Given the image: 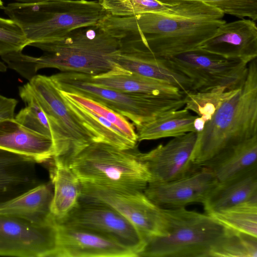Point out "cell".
<instances>
[{
  "instance_id": "1",
  "label": "cell",
  "mask_w": 257,
  "mask_h": 257,
  "mask_svg": "<svg viewBox=\"0 0 257 257\" xmlns=\"http://www.w3.org/2000/svg\"><path fill=\"white\" fill-rule=\"evenodd\" d=\"M172 4L166 13L109 15L99 26L122 39L134 36L156 56L169 58L199 49L226 22L221 11L204 2Z\"/></svg>"
},
{
  "instance_id": "2",
  "label": "cell",
  "mask_w": 257,
  "mask_h": 257,
  "mask_svg": "<svg viewBox=\"0 0 257 257\" xmlns=\"http://www.w3.org/2000/svg\"><path fill=\"white\" fill-rule=\"evenodd\" d=\"M122 40L99 25L82 27L55 41L31 44L45 52L40 57L15 52L9 56L8 64L29 81L44 68L95 76L119 66Z\"/></svg>"
},
{
  "instance_id": "3",
  "label": "cell",
  "mask_w": 257,
  "mask_h": 257,
  "mask_svg": "<svg viewBox=\"0 0 257 257\" xmlns=\"http://www.w3.org/2000/svg\"><path fill=\"white\" fill-rule=\"evenodd\" d=\"M257 135V62L249 63L238 91L197 133L191 161L199 167L219 152Z\"/></svg>"
},
{
  "instance_id": "4",
  "label": "cell",
  "mask_w": 257,
  "mask_h": 257,
  "mask_svg": "<svg viewBox=\"0 0 257 257\" xmlns=\"http://www.w3.org/2000/svg\"><path fill=\"white\" fill-rule=\"evenodd\" d=\"M2 10L21 27L30 45L55 41L75 29L99 25L109 15L98 0L13 2Z\"/></svg>"
},
{
  "instance_id": "5",
  "label": "cell",
  "mask_w": 257,
  "mask_h": 257,
  "mask_svg": "<svg viewBox=\"0 0 257 257\" xmlns=\"http://www.w3.org/2000/svg\"><path fill=\"white\" fill-rule=\"evenodd\" d=\"M137 147L122 150L101 142L91 143L68 160L81 183L114 190L142 191L151 180Z\"/></svg>"
},
{
  "instance_id": "6",
  "label": "cell",
  "mask_w": 257,
  "mask_h": 257,
  "mask_svg": "<svg viewBox=\"0 0 257 257\" xmlns=\"http://www.w3.org/2000/svg\"><path fill=\"white\" fill-rule=\"evenodd\" d=\"M165 235L147 241L139 256L210 257L226 228L208 214L185 207L162 208Z\"/></svg>"
},
{
  "instance_id": "7",
  "label": "cell",
  "mask_w": 257,
  "mask_h": 257,
  "mask_svg": "<svg viewBox=\"0 0 257 257\" xmlns=\"http://www.w3.org/2000/svg\"><path fill=\"white\" fill-rule=\"evenodd\" d=\"M50 77L60 90L98 102L130 119L136 127L185 106L184 97L174 98L124 92L94 84L88 79L87 74L83 73L62 72Z\"/></svg>"
},
{
  "instance_id": "8",
  "label": "cell",
  "mask_w": 257,
  "mask_h": 257,
  "mask_svg": "<svg viewBox=\"0 0 257 257\" xmlns=\"http://www.w3.org/2000/svg\"><path fill=\"white\" fill-rule=\"evenodd\" d=\"M29 83L49 120L53 158L67 163L80 149L99 142L68 107L50 76L37 74Z\"/></svg>"
},
{
  "instance_id": "9",
  "label": "cell",
  "mask_w": 257,
  "mask_h": 257,
  "mask_svg": "<svg viewBox=\"0 0 257 257\" xmlns=\"http://www.w3.org/2000/svg\"><path fill=\"white\" fill-rule=\"evenodd\" d=\"M166 59L174 69L189 79L192 91L221 87L237 88L245 78L248 65L200 49Z\"/></svg>"
},
{
  "instance_id": "10",
  "label": "cell",
  "mask_w": 257,
  "mask_h": 257,
  "mask_svg": "<svg viewBox=\"0 0 257 257\" xmlns=\"http://www.w3.org/2000/svg\"><path fill=\"white\" fill-rule=\"evenodd\" d=\"M58 222L0 214V256L55 257Z\"/></svg>"
},
{
  "instance_id": "11",
  "label": "cell",
  "mask_w": 257,
  "mask_h": 257,
  "mask_svg": "<svg viewBox=\"0 0 257 257\" xmlns=\"http://www.w3.org/2000/svg\"><path fill=\"white\" fill-rule=\"evenodd\" d=\"M80 199L106 204L118 211L139 231L146 241L165 235L166 219L162 208L142 191L114 190L81 183Z\"/></svg>"
},
{
  "instance_id": "12",
  "label": "cell",
  "mask_w": 257,
  "mask_h": 257,
  "mask_svg": "<svg viewBox=\"0 0 257 257\" xmlns=\"http://www.w3.org/2000/svg\"><path fill=\"white\" fill-rule=\"evenodd\" d=\"M61 223L108 236L132 250L137 256H139L146 245L139 231L127 219L102 202L80 199L77 206Z\"/></svg>"
},
{
  "instance_id": "13",
  "label": "cell",
  "mask_w": 257,
  "mask_h": 257,
  "mask_svg": "<svg viewBox=\"0 0 257 257\" xmlns=\"http://www.w3.org/2000/svg\"><path fill=\"white\" fill-rule=\"evenodd\" d=\"M196 139V132H189L174 137L165 145L160 144L147 153L139 152L151 175L149 183L171 181L196 170L198 167L191 161Z\"/></svg>"
},
{
  "instance_id": "14",
  "label": "cell",
  "mask_w": 257,
  "mask_h": 257,
  "mask_svg": "<svg viewBox=\"0 0 257 257\" xmlns=\"http://www.w3.org/2000/svg\"><path fill=\"white\" fill-rule=\"evenodd\" d=\"M218 182L212 172L200 166L187 176L163 183H149L144 193L162 208L185 207L203 203Z\"/></svg>"
},
{
  "instance_id": "15",
  "label": "cell",
  "mask_w": 257,
  "mask_h": 257,
  "mask_svg": "<svg viewBox=\"0 0 257 257\" xmlns=\"http://www.w3.org/2000/svg\"><path fill=\"white\" fill-rule=\"evenodd\" d=\"M131 249L96 231L64 223L57 226L55 257H135Z\"/></svg>"
},
{
  "instance_id": "16",
  "label": "cell",
  "mask_w": 257,
  "mask_h": 257,
  "mask_svg": "<svg viewBox=\"0 0 257 257\" xmlns=\"http://www.w3.org/2000/svg\"><path fill=\"white\" fill-rule=\"evenodd\" d=\"M117 63L128 72L172 84L184 94L191 91L187 77L174 69L167 59L156 56L138 39H122Z\"/></svg>"
},
{
  "instance_id": "17",
  "label": "cell",
  "mask_w": 257,
  "mask_h": 257,
  "mask_svg": "<svg viewBox=\"0 0 257 257\" xmlns=\"http://www.w3.org/2000/svg\"><path fill=\"white\" fill-rule=\"evenodd\" d=\"M199 49L249 64L257 57L256 24L252 20L245 19L225 22Z\"/></svg>"
},
{
  "instance_id": "18",
  "label": "cell",
  "mask_w": 257,
  "mask_h": 257,
  "mask_svg": "<svg viewBox=\"0 0 257 257\" xmlns=\"http://www.w3.org/2000/svg\"><path fill=\"white\" fill-rule=\"evenodd\" d=\"M0 149L31 158L38 163H48L55 155L50 137L25 127L14 118L0 122Z\"/></svg>"
},
{
  "instance_id": "19",
  "label": "cell",
  "mask_w": 257,
  "mask_h": 257,
  "mask_svg": "<svg viewBox=\"0 0 257 257\" xmlns=\"http://www.w3.org/2000/svg\"><path fill=\"white\" fill-rule=\"evenodd\" d=\"M34 159L0 149V203L41 184Z\"/></svg>"
},
{
  "instance_id": "20",
  "label": "cell",
  "mask_w": 257,
  "mask_h": 257,
  "mask_svg": "<svg viewBox=\"0 0 257 257\" xmlns=\"http://www.w3.org/2000/svg\"><path fill=\"white\" fill-rule=\"evenodd\" d=\"M257 197V165L218 182L202 204L207 214L228 209Z\"/></svg>"
},
{
  "instance_id": "21",
  "label": "cell",
  "mask_w": 257,
  "mask_h": 257,
  "mask_svg": "<svg viewBox=\"0 0 257 257\" xmlns=\"http://www.w3.org/2000/svg\"><path fill=\"white\" fill-rule=\"evenodd\" d=\"M87 76L94 84L124 92L174 98L183 97L184 95L178 87L172 84L132 73L119 66L101 74Z\"/></svg>"
},
{
  "instance_id": "22",
  "label": "cell",
  "mask_w": 257,
  "mask_h": 257,
  "mask_svg": "<svg viewBox=\"0 0 257 257\" xmlns=\"http://www.w3.org/2000/svg\"><path fill=\"white\" fill-rule=\"evenodd\" d=\"M49 172L53 187L50 212L59 223L63 222L77 206L81 183L67 163L57 158L50 161Z\"/></svg>"
},
{
  "instance_id": "23",
  "label": "cell",
  "mask_w": 257,
  "mask_h": 257,
  "mask_svg": "<svg viewBox=\"0 0 257 257\" xmlns=\"http://www.w3.org/2000/svg\"><path fill=\"white\" fill-rule=\"evenodd\" d=\"M257 165V135L223 149L200 166L210 169L218 182Z\"/></svg>"
},
{
  "instance_id": "24",
  "label": "cell",
  "mask_w": 257,
  "mask_h": 257,
  "mask_svg": "<svg viewBox=\"0 0 257 257\" xmlns=\"http://www.w3.org/2000/svg\"><path fill=\"white\" fill-rule=\"evenodd\" d=\"M53 194L51 182L41 183L23 193L0 203V214L13 215L31 221L51 216L50 207Z\"/></svg>"
},
{
  "instance_id": "25",
  "label": "cell",
  "mask_w": 257,
  "mask_h": 257,
  "mask_svg": "<svg viewBox=\"0 0 257 257\" xmlns=\"http://www.w3.org/2000/svg\"><path fill=\"white\" fill-rule=\"evenodd\" d=\"M197 117L184 108L164 113L137 127L138 141L174 138L196 132L194 123Z\"/></svg>"
},
{
  "instance_id": "26",
  "label": "cell",
  "mask_w": 257,
  "mask_h": 257,
  "mask_svg": "<svg viewBox=\"0 0 257 257\" xmlns=\"http://www.w3.org/2000/svg\"><path fill=\"white\" fill-rule=\"evenodd\" d=\"M61 94L68 107L99 142L122 150L137 147V142L127 137L111 122Z\"/></svg>"
},
{
  "instance_id": "27",
  "label": "cell",
  "mask_w": 257,
  "mask_h": 257,
  "mask_svg": "<svg viewBox=\"0 0 257 257\" xmlns=\"http://www.w3.org/2000/svg\"><path fill=\"white\" fill-rule=\"evenodd\" d=\"M240 86L234 89L221 87L206 91H188L184 96V108L196 113L205 124L222 103L238 91Z\"/></svg>"
},
{
  "instance_id": "28",
  "label": "cell",
  "mask_w": 257,
  "mask_h": 257,
  "mask_svg": "<svg viewBox=\"0 0 257 257\" xmlns=\"http://www.w3.org/2000/svg\"><path fill=\"white\" fill-rule=\"evenodd\" d=\"M208 214L226 228L257 237V197L234 207Z\"/></svg>"
},
{
  "instance_id": "29",
  "label": "cell",
  "mask_w": 257,
  "mask_h": 257,
  "mask_svg": "<svg viewBox=\"0 0 257 257\" xmlns=\"http://www.w3.org/2000/svg\"><path fill=\"white\" fill-rule=\"evenodd\" d=\"M210 257H257V237L226 228Z\"/></svg>"
},
{
  "instance_id": "30",
  "label": "cell",
  "mask_w": 257,
  "mask_h": 257,
  "mask_svg": "<svg viewBox=\"0 0 257 257\" xmlns=\"http://www.w3.org/2000/svg\"><path fill=\"white\" fill-rule=\"evenodd\" d=\"M110 15L131 16L140 14L166 13L173 9L174 4H167L157 0H98Z\"/></svg>"
},
{
  "instance_id": "31",
  "label": "cell",
  "mask_w": 257,
  "mask_h": 257,
  "mask_svg": "<svg viewBox=\"0 0 257 257\" xmlns=\"http://www.w3.org/2000/svg\"><path fill=\"white\" fill-rule=\"evenodd\" d=\"M61 93L86 108L105 118L132 140L138 143V136L134 124L125 117L108 107L81 95L60 90Z\"/></svg>"
},
{
  "instance_id": "32",
  "label": "cell",
  "mask_w": 257,
  "mask_h": 257,
  "mask_svg": "<svg viewBox=\"0 0 257 257\" xmlns=\"http://www.w3.org/2000/svg\"><path fill=\"white\" fill-rule=\"evenodd\" d=\"M170 4L180 1H200L210 5L221 11L224 14L239 19L248 18L257 20V0H157Z\"/></svg>"
},
{
  "instance_id": "33",
  "label": "cell",
  "mask_w": 257,
  "mask_h": 257,
  "mask_svg": "<svg viewBox=\"0 0 257 257\" xmlns=\"http://www.w3.org/2000/svg\"><path fill=\"white\" fill-rule=\"evenodd\" d=\"M30 44L21 27L11 19L0 17V56L20 51Z\"/></svg>"
},
{
  "instance_id": "34",
  "label": "cell",
  "mask_w": 257,
  "mask_h": 257,
  "mask_svg": "<svg viewBox=\"0 0 257 257\" xmlns=\"http://www.w3.org/2000/svg\"><path fill=\"white\" fill-rule=\"evenodd\" d=\"M18 100L0 94V122L13 118Z\"/></svg>"
},
{
  "instance_id": "35",
  "label": "cell",
  "mask_w": 257,
  "mask_h": 257,
  "mask_svg": "<svg viewBox=\"0 0 257 257\" xmlns=\"http://www.w3.org/2000/svg\"><path fill=\"white\" fill-rule=\"evenodd\" d=\"M14 2L21 3H38L47 1H54L60 0H11Z\"/></svg>"
},
{
  "instance_id": "36",
  "label": "cell",
  "mask_w": 257,
  "mask_h": 257,
  "mask_svg": "<svg viewBox=\"0 0 257 257\" xmlns=\"http://www.w3.org/2000/svg\"><path fill=\"white\" fill-rule=\"evenodd\" d=\"M4 7L2 0H0V9H2Z\"/></svg>"
}]
</instances>
